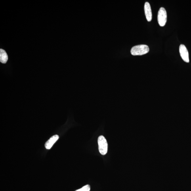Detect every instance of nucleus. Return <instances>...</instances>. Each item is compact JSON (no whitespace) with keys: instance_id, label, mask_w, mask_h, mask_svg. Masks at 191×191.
Wrapping results in <instances>:
<instances>
[{"instance_id":"4","label":"nucleus","mask_w":191,"mask_h":191,"mask_svg":"<svg viewBox=\"0 0 191 191\" xmlns=\"http://www.w3.org/2000/svg\"><path fill=\"white\" fill-rule=\"evenodd\" d=\"M179 51L180 56L184 61L187 63L189 62L188 52L186 46L183 44L180 45Z\"/></svg>"},{"instance_id":"2","label":"nucleus","mask_w":191,"mask_h":191,"mask_svg":"<svg viewBox=\"0 0 191 191\" xmlns=\"http://www.w3.org/2000/svg\"><path fill=\"white\" fill-rule=\"evenodd\" d=\"M98 149L100 154L105 155L108 152V144L104 136H100L98 139Z\"/></svg>"},{"instance_id":"7","label":"nucleus","mask_w":191,"mask_h":191,"mask_svg":"<svg viewBox=\"0 0 191 191\" xmlns=\"http://www.w3.org/2000/svg\"><path fill=\"white\" fill-rule=\"evenodd\" d=\"M8 60L7 52L2 49H0V61L3 64H6Z\"/></svg>"},{"instance_id":"5","label":"nucleus","mask_w":191,"mask_h":191,"mask_svg":"<svg viewBox=\"0 0 191 191\" xmlns=\"http://www.w3.org/2000/svg\"><path fill=\"white\" fill-rule=\"evenodd\" d=\"M144 9L147 20L150 22L152 20V14L150 4L148 2L145 3Z\"/></svg>"},{"instance_id":"1","label":"nucleus","mask_w":191,"mask_h":191,"mask_svg":"<svg viewBox=\"0 0 191 191\" xmlns=\"http://www.w3.org/2000/svg\"><path fill=\"white\" fill-rule=\"evenodd\" d=\"M150 51L148 46L146 45H140L132 48L131 53L133 56L142 55L146 54Z\"/></svg>"},{"instance_id":"6","label":"nucleus","mask_w":191,"mask_h":191,"mask_svg":"<svg viewBox=\"0 0 191 191\" xmlns=\"http://www.w3.org/2000/svg\"><path fill=\"white\" fill-rule=\"evenodd\" d=\"M59 138L58 135H54L52 136L48 141L45 143V148L47 150H49L51 149L55 143L57 141Z\"/></svg>"},{"instance_id":"3","label":"nucleus","mask_w":191,"mask_h":191,"mask_svg":"<svg viewBox=\"0 0 191 191\" xmlns=\"http://www.w3.org/2000/svg\"><path fill=\"white\" fill-rule=\"evenodd\" d=\"M167 12L164 8L161 7L158 12L157 20L159 25L161 27L165 26L167 21Z\"/></svg>"},{"instance_id":"8","label":"nucleus","mask_w":191,"mask_h":191,"mask_svg":"<svg viewBox=\"0 0 191 191\" xmlns=\"http://www.w3.org/2000/svg\"><path fill=\"white\" fill-rule=\"evenodd\" d=\"M90 186L89 185H87L83 186L82 188L75 191H90Z\"/></svg>"}]
</instances>
